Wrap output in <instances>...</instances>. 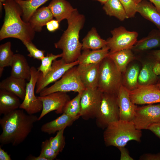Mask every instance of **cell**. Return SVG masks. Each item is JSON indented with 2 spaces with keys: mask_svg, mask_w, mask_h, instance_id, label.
<instances>
[{
  "mask_svg": "<svg viewBox=\"0 0 160 160\" xmlns=\"http://www.w3.org/2000/svg\"><path fill=\"white\" fill-rule=\"evenodd\" d=\"M38 117L18 109L4 115L0 119L2 131L0 135L1 144L16 146L23 143L31 131Z\"/></svg>",
  "mask_w": 160,
  "mask_h": 160,
  "instance_id": "obj_1",
  "label": "cell"
},
{
  "mask_svg": "<svg viewBox=\"0 0 160 160\" xmlns=\"http://www.w3.org/2000/svg\"><path fill=\"white\" fill-rule=\"evenodd\" d=\"M5 15L0 31V40L12 38L21 40L22 43L32 41L35 31L29 23L21 18L22 9L14 0H5L3 3Z\"/></svg>",
  "mask_w": 160,
  "mask_h": 160,
  "instance_id": "obj_2",
  "label": "cell"
},
{
  "mask_svg": "<svg viewBox=\"0 0 160 160\" xmlns=\"http://www.w3.org/2000/svg\"><path fill=\"white\" fill-rule=\"evenodd\" d=\"M67 20V29L54 45L55 48L62 50L61 58L70 63L77 60L81 54L82 45L79 41V34L84 25L85 17L76 9Z\"/></svg>",
  "mask_w": 160,
  "mask_h": 160,
  "instance_id": "obj_3",
  "label": "cell"
},
{
  "mask_svg": "<svg viewBox=\"0 0 160 160\" xmlns=\"http://www.w3.org/2000/svg\"><path fill=\"white\" fill-rule=\"evenodd\" d=\"M103 138L107 146H125L131 140L140 142L142 130L138 129L132 121L119 119L110 123L104 129Z\"/></svg>",
  "mask_w": 160,
  "mask_h": 160,
  "instance_id": "obj_4",
  "label": "cell"
},
{
  "mask_svg": "<svg viewBox=\"0 0 160 160\" xmlns=\"http://www.w3.org/2000/svg\"><path fill=\"white\" fill-rule=\"evenodd\" d=\"M122 85V73L106 57L100 64L97 88L103 93L118 94Z\"/></svg>",
  "mask_w": 160,
  "mask_h": 160,
  "instance_id": "obj_5",
  "label": "cell"
},
{
  "mask_svg": "<svg viewBox=\"0 0 160 160\" xmlns=\"http://www.w3.org/2000/svg\"><path fill=\"white\" fill-rule=\"evenodd\" d=\"M95 119L97 126L103 129L111 123L119 119L117 94L103 93L100 107Z\"/></svg>",
  "mask_w": 160,
  "mask_h": 160,
  "instance_id": "obj_6",
  "label": "cell"
},
{
  "mask_svg": "<svg viewBox=\"0 0 160 160\" xmlns=\"http://www.w3.org/2000/svg\"><path fill=\"white\" fill-rule=\"evenodd\" d=\"M85 89L76 66L67 71L60 79L49 87L45 88L39 94L42 96L57 92L73 91L78 93L82 92Z\"/></svg>",
  "mask_w": 160,
  "mask_h": 160,
  "instance_id": "obj_7",
  "label": "cell"
},
{
  "mask_svg": "<svg viewBox=\"0 0 160 160\" xmlns=\"http://www.w3.org/2000/svg\"><path fill=\"white\" fill-rule=\"evenodd\" d=\"M103 92L98 88H85L80 100V116L85 120L95 118L99 110Z\"/></svg>",
  "mask_w": 160,
  "mask_h": 160,
  "instance_id": "obj_8",
  "label": "cell"
},
{
  "mask_svg": "<svg viewBox=\"0 0 160 160\" xmlns=\"http://www.w3.org/2000/svg\"><path fill=\"white\" fill-rule=\"evenodd\" d=\"M111 32L112 37L106 40L110 52L132 49L137 41L138 35L137 32L128 31L122 26L114 28Z\"/></svg>",
  "mask_w": 160,
  "mask_h": 160,
  "instance_id": "obj_9",
  "label": "cell"
},
{
  "mask_svg": "<svg viewBox=\"0 0 160 160\" xmlns=\"http://www.w3.org/2000/svg\"><path fill=\"white\" fill-rule=\"evenodd\" d=\"M40 72L35 67H31V78L27 83L25 98L19 108L30 115L38 113L42 109V102L35 95L34 91Z\"/></svg>",
  "mask_w": 160,
  "mask_h": 160,
  "instance_id": "obj_10",
  "label": "cell"
},
{
  "mask_svg": "<svg viewBox=\"0 0 160 160\" xmlns=\"http://www.w3.org/2000/svg\"><path fill=\"white\" fill-rule=\"evenodd\" d=\"M79 64L78 60L70 63H66L62 58L54 60L51 70L45 76H42L40 72L36 84V93L39 94L49 84L57 81L68 70Z\"/></svg>",
  "mask_w": 160,
  "mask_h": 160,
  "instance_id": "obj_11",
  "label": "cell"
},
{
  "mask_svg": "<svg viewBox=\"0 0 160 160\" xmlns=\"http://www.w3.org/2000/svg\"><path fill=\"white\" fill-rule=\"evenodd\" d=\"M132 121L141 130L148 129L151 125L160 122V103L137 106Z\"/></svg>",
  "mask_w": 160,
  "mask_h": 160,
  "instance_id": "obj_12",
  "label": "cell"
},
{
  "mask_svg": "<svg viewBox=\"0 0 160 160\" xmlns=\"http://www.w3.org/2000/svg\"><path fill=\"white\" fill-rule=\"evenodd\" d=\"M42 101L43 108L38 121L48 113L55 111L57 114L63 113L64 108L71 98L67 92H57L44 96H38Z\"/></svg>",
  "mask_w": 160,
  "mask_h": 160,
  "instance_id": "obj_13",
  "label": "cell"
},
{
  "mask_svg": "<svg viewBox=\"0 0 160 160\" xmlns=\"http://www.w3.org/2000/svg\"><path fill=\"white\" fill-rule=\"evenodd\" d=\"M155 84L139 86L129 91V97L132 102L136 105L160 103V89Z\"/></svg>",
  "mask_w": 160,
  "mask_h": 160,
  "instance_id": "obj_14",
  "label": "cell"
},
{
  "mask_svg": "<svg viewBox=\"0 0 160 160\" xmlns=\"http://www.w3.org/2000/svg\"><path fill=\"white\" fill-rule=\"evenodd\" d=\"M129 91L122 85L117 94L119 111V119L132 121L137 106L131 101Z\"/></svg>",
  "mask_w": 160,
  "mask_h": 160,
  "instance_id": "obj_15",
  "label": "cell"
},
{
  "mask_svg": "<svg viewBox=\"0 0 160 160\" xmlns=\"http://www.w3.org/2000/svg\"><path fill=\"white\" fill-rule=\"evenodd\" d=\"M100 64L78 65L77 66L80 79L85 88H97Z\"/></svg>",
  "mask_w": 160,
  "mask_h": 160,
  "instance_id": "obj_16",
  "label": "cell"
},
{
  "mask_svg": "<svg viewBox=\"0 0 160 160\" xmlns=\"http://www.w3.org/2000/svg\"><path fill=\"white\" fill-rule=\"evenodd\" d=\"M11 67L10 76L29 81L31 67L24 55L20 54H15Z\"/></svg>",
  "mask_w": 160,
  "mask_h": 160,
  "instance_id": "obj_17",
  "label": "cell"
},
{
  "mask_svg": "<svg viewBox=\"0 0 160 160\" xmlns=\"http://www.w3.org/2000/svg\"><path fill=\"white\" fill-rule=\"evenodd\" d=\"M160 47V30L153 29L146 37L137 40L132 49L138 52L147 51Z\"/></svg>",
  "mask_w": 160,
  "mask_h": 160,
  "instance_id": "obj_18",
  "label": "cell"
},
{
  "mask_svg": "<svg viewBox=\"0 0 160 160\" xmlns=\"http://www.w3.org/2000/svg\"><path fill=\"white\" fill-rule=\"evenodd\" d=\"M48 6L54 17L59 23L64 19L69 18L76 9L66 0H52Z\"/></svg>",
  "mask_w": 160,
  "mask_h": 160,
  "instance_id": "obj_19",
  "label": "cell"
},
{
  "mask_svg": "<svg viewBox=\"0 0 160 160\" xmlns=\"http://www.w3.org/2000/svg\"><path fill=\"white\" fill-rule=\"evenodd\" d=\"M27 83L25 79L10 76L0 83V89L10 92L23 100L25 96Z\"/></svg>",
  "mask_w": 160,
  "mask_h": 160,
  "instance_id": "obj_20",
  "label": "cell"
},
{
  "mask_svg": "<svg viewBox=\"0 0 160 160\" xmlns=\"http://www.w3.org/2000/svg\"><path fill=\"white\" fill-rule=\"evenodd\" d=\"M53 17L48 6H43L35 11L28 22L35 32H41L43 27Z\"/></svg>",
  "mask_w": 160,
  "mask_h": 160,
  "instance_id": "obj_21",
  "label": "cell"
},
{
  "mask_svg": "<svg viewBox=\"0 0 160 160\" xmlns=\"http://www.w3.org/2000/svg\"><path fill=\"white\" fill-rule=\"evenodd\" d=\"M109 52V49L107 46L99 49L83 50L77 60L79 62V65L99 64L107 56Z\"/></svg>",
  "mask_w": 160,
  "mask_h": 160,
  "instance_id": "obj_22",
  "label": "cell"
},
{
  "mask_svg": "<svg viewBox=\"0 0 160 160\" xmlns=\"http://www.w3.org/2000/svg\"><path fill=\"white\" fill-rule=\"evenodd\" d=\"M20 98L4 89H0V114L5 115L19 108Z\"/></svg>",
  "mask_w": 160,
  "mask_h": 160,
  "instance_id": "obj_23",
  "label": "cell"
},
{
  "mask_svg": "<svg viewBox=\"0 0 160 160\" xmlns=\"http://www.w3.org/2000/svg\"><path fill=\"white\" fill-rule=\"evenodd\" d=\"M77 119L63 113L60 116L50 121L43 124L41 132L49 134H53L59 130L71 125Z\"/></svg>",
  "mask_w": 160,
  "mask_h": 160,
  "instance_id": "obj_24",
  "label": "cell"
},
{
  "mask_svg": "<svg viewBox=\"0 0 160 160\" xmlns=\"http://www.w3.org/2000/svg\"><path fill=\"white\" fill-rule=\"evenodd\" d=\"M137 12L160 30V13L149 1L143 0L137 5Z\"/></svg>",
  "mask_w": 160,
  "mask_h": 160,
  "instance_id": "obj_25",
  "label": "cell"
},
{
  "mask_svg": "<svg viewBox=\"0 0 160 160\" xmlns=\"http://www.w3.org/2000/svg\"><path fill=\"white\" fill-rule=\"evenodd\" d=\"M113 62L118 70L122 73L128 64L135 58L131 49H123L114 52H109L107 56Z\"/></svg>",
  "mask_w": 160,
  "mask_h": 160,
  "instance_id": "obj_26",
  "label": "cell"
},
{
  "mask_svg": "<svg viewBox=\"0 0 160 160\" xmlns=\"http://www.w3.org/2000/svg\"><path fill=\"white\" fill-rule=\"evenodd\" d=\"M152 58V60L145 63L140 70L138 79V86L154 84L159 80L158 77L154 74L153 71V67L156 60Z\"/></svg>",
  "mask_w": 160,
  "mask_h": 160,
  "instance_id": "obj_27",
  "label": "cell"
},
{
  "mask_svg": "<svg viewBox=\"0 0 160 160\" xmlns=\"http://www.w3.org/2000/svg\"><path fill=\"white\" fill-rule=\"evenodd\" d=\"M82 50L99 49L107 46V41L101 38L95 28L92 27L83 39Z\"/></svg>",
  "mask_w": 160,
  "mask_h": 160,
  "instance_id": "obj_28",
  "label": "cell"
},
{
  "mask_svg": "<svg viewBox=\"0 0 160 160\" xmlns=\"http://www.w3.org/2000/svg\"><path fill=\"white\" fill-rule=\"evenodd\" d=\"M140 71L139 65L134 64L127 67L122 73V85L129 91L139 86L138 79Z\"/></svg>",
  "mask_w": 160,
  "mask_h": 160,
  "instance_id": "obj_29",
  "label": "cell"
},
{
  "mask_svg": "<svg viewBox=\"0 0 160 160\" xmlns=\"http://www.w3.org/2000/svg\"><path fill=\"white\" fill-rule=\"evenodd\" d=\"M20 6L23 12L22 18L28 23L31 16L39 7L49 0H14Z\"/></svg>",
  "mask_w": 160,
  "mask_h": 160,
  "instance_id": "obj_30",
  "label": "cell"
},
{
  "mask_svg": "<svg viewBox=\"0 0 160 160\" xmlns=\"http://www.w3.org/2000/svg\"><path fill=\"white\" fill-rule=\"evenodd\" d=\"M103 8L107 15L114 17L121 21L128 18L119 0H108Z\"/></svg>",
  "mask_w": 160,
  "mask_h": 160,
  "instance_id": "obj_31",
  "label": "cell"
},
{
  "mask_svg": "<svg viewBox=\"0 0 160 160\" xmlns=\"http://www.w3.org/2000/svg\"><path fill=\"white\" fill-rule=\"evenodd\" d=\"M11 43L7 42L0 45V76L5 67L11 66L14 55L11 50Z\"/></svg>",
  "mask_w": 160,
  "mask_h": 160,
  "instance_id": "obj_32",
  "label": "cell"
},
{
  "mask_svg": "<svg viewBox=\"0 0 160 160\" xmlns=\"http://www.w3.org/2000/svg\"><path fill=\"white\" fill-rule=\"evenodd\" d=\"M82 92L78 93L76 96L68 101L63 110V113L77 119L80 117V100Z\"/></svg>",
  "mask_w": 160,
  "mask_h": 160,
  "instance_id": "obj_33",
  "label": "cell"
},
{
  "mask_svg": "<svg viewBox=\"0 0 160 160\" xmlns=\"http://www.w3.org/2000/svg\"><path fill=\"white\" fill-rule=\"evenodd\" d=\"M62 53L56 55L52 53H47L41 60V64L37 69L40 72L42 76H45L50 71L53 61L58 58L62 57Z\"/></svg>",
  "mask_w": 160,
  "mask_h": 160,
  "instance_id": "obj_34",
  "label": "cell"
},
{
  "mask_svg": "<svg viewBox=\"0 0 160 160\" xmlns=\"http://www.w3.org/2000/svg\"><path fill=\"white\" fill-rule=\"evenodd\" d=\"M65 129H63L58 131L55 137H50L49 139L51 147L59 153L63 151L65 145V137L64 136Z\"/></svg>",
  "mask_w": 160,
  "mask_h": 160,
  "instance_id": "obj_35",
  "label": "cell"
},
{
  "mask_svg": "<svg viewBox=\"0 0 160 160\" xmlns=\"http://www.w3.org/2000/svg\"><path fill=\"white\" fill-rule=\"evenodd\" d=\"M29 52L28 56L40 60L44 56L45 51L40 50L32 43V41H25L23 43Z\"/></svg>",
  "mask_w": 160,
  "mask_h": 160,
  "instance_id": "obj_36",
  "label": "cell"
},
{
  "mask_svg": "<svg viewBox=\"0 0 160 160\" xmlns=\"http://www.w3.org/2000/svg\"><path fill=\"white\" fill-rule=\"evenodd\" d=\"M40 155L43 156L47 160H52L56 158L59 154L55 151L50 146L48 140L42 142Z\"/></svg>",
  "mask_w": 160,
  "mask_h": 160,
  "instance_id": "obj_37",
  "label": "cell"
},
{
  "mask_svg": "<svg viewBox=\"0 0 160 160\" xmlns=\"http://www.w3.org/2000/svg\"><path fill=\"white\" fill-rule=\"evenodd\" d=\"M129 18L135 17L137 12V5L134 0H119Z\"/></svg>",
  "mask_w": 160,
  "mask_h": 160,
  "instance_id": "obj_38",
  "label": "cell"
},
{
  "mask_svg": "<svg viewBox=\"0 0 160 160\" xmlns=\"http://www.w3.org/2000/svg\"><path fill=\"white\" fill-rule=\"evenodd\" d=\"M46 25L49 31L54 32L59 28V22L56 19H52L48 22Z\"/></svg>",
  "mask_w": 160,
  "mask_h": 160,
  "instance_id": "obj_39",
  "label": "cell"
},
{
  "mask_svg": "<svg viewBox=\"0 0 160 160\" xmlns=\"http://www.w3.org/2000/svg\"><path fill=\"white\" fill-rule=\"evenodd\" d=\"M140 160H160V152L156 154L145 153L139 158Z\"/></svg>",
  "mask_w": 160,
  "mask_h": 160,
  "instance_id": "obj_40",
  "label": "cell"
},
{
  "mask_svg": "<svg viewBox=\"0 0 160 160\" xmlns=\"http://www.w3.org/2000/svg\"><path fill=\"white\" fill-rule=\"evenodd\" d=\"M121 153V160H133V159L129 155L128 150L125 146L118 148Z\"/></svg>",
  "mask_w": 160,
  "mask_h": 160,
  "instance_id": "obj_41",
  "label": "cell"
},
{
  "mask_svg": "<svg viewBox=\"0 0 160 160\" xmlns=\"http://www.w3.org/2000/svg\"><path fill=\"white\" fill-rule=\"evenodd\" d=\"M148 129L160 138V122L151 125Z\"/></svg>",
  "mask_w": 160,
  "mask_h": 160,
  "instance_id": "obj_42",
  "label": "cell"
},
{
  "mask_svg": "<svg viewBox=\"0 0 160 160\" xmlns=\"http://www.w3.org/2000/svg\"><path fill=\"white\" fill-rule=\"evenodd\" d=\"M153 71L156 76L160 75V61L156 60L153 67Z\"/></svg>",
  "mask_w": 160,
  "mask_h": 160,
  "instance_id": "obj_43",
  "label": "cell"
},
{
  "mask_svg": "<svg viewBox=\"0 0 160 160\" xmlns=\"http://www.w3.org/2000/svg\"><path fill=\"white\" fill-rule=\"evenodd\" d=\"M0 160H11L12 159L10 155H9L1 147H0Z\"/></svg>",
  "mask_w": 160,
  "mask_h": 160,
  "instance_id": "obj_44",
  "label": "cell"
},
{
  "mask_svg": "<svg viewBox=\"0 0 160 160\" xmlns=\"http://www.w3.org/2000/svg\"><path fill=\"white\" fill-rule=\"evenodd\" d=\"M148 53L156 60L160 61V49L151 51Z\"/></svg>",
  "mask_w": 160,
  "mask_h": 160,
  "instance_id": "obj_45",
  "label": "cell"
},
{
  "mask_svg": "<svg viewBox=\"0 0 160 160\" xmlns=\"http://www.w3.org/2000/svg\"><path fill=\"white\" fill-rule=\"evenodd\" d=\"M143 0H135L136 5ZM153 3L160 13V0H148Z\"/></svg>",
  "mask_w": 160,
  "mask_h": 160,
  "instance_id": "obj_46",
  "label": "cell"
},
{
  "mask_svg": "<svg viewBox=\"0 0 160 160\" xmlns=\"http://www.w3.org/2000/svg\"><path fill=\"white\" fill-rule=\"evenodd\" d=\"M27 159L31 160H47V159L40 155L37 156L30 155L27 157Z\"/></svg>",
  "mask_w": 160,
  "mask_h": 160,
  "instance_id": "obj_47",
  "label": "cell"
},
{
  "mask_svg": "<svg viewBox=\"0 0 160 160\" xmlns=\"http://www.w3.org/2000/svg\"><path fill=\"white\" fill-rule=\"evenodd\" d=\"M99 2L102 4H104L108 0H94Z\"/></svg>",
  "mask_w": 160,
  "mask_h": 160,
  "instance_id": "obj_48",
  "label": "cell"
},
{
  "mask_svg": "<svg viewBox=\"0 0 160 160\" xmlns=\"http://www.w3.org/2000/svg\"><path fill=\"white\" fill-rule=\"evenodd\" d=\"M156 87L159 88V89H160V78L159 79V80L157 83L156 84Z\"/></svg>",
  "mask_w": 160,
  "mask_h": 160,
  "instance_id": "obj_49",
  "label": "cell"
},
{
  "mask_svg": "<svg viewBox=\"0 0 160 160\" xmlns=\"http://www.w3.org/2000/svg\"><path fill=\"white\" fill-rule=\"evenodd\" d=\"M5 0H0V1L2 3H3Z\"/></svg>",
  "mask_w": 160,
  "mask_h": 160,
  "instance_id": "obj_50",
  "label": "cell"
},
{
  "mask_svg": "<svg viewBox=\"0 0 160 160\" xmlns=\"http://www.w3.org/2000/svg\"></svg>",
  "mask_w": 160,
  "mask_h": 160,
  "instance_id": "obj_51",
  "label": "cell"
},
{
  "mask_svg": "<svg viewBox=\"0 0 160 160\" xmlns=\"http://www.w3.org/2000/svg\"></svg>",
  "mask_w": 160,
  "mask_h": 160,
  "instance_id": "obj_52",
  "label": "cell"
}]
</instances>
